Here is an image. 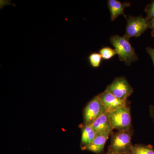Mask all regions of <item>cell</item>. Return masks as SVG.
<instances>
[{"instance_id": "cell-1", "label": "cell", "mask_w": 154, "mask_h": 154, "mask_svg": "<svg viewBox=\"0 0 154 154\" xmlns=\"http://www.w3.org/2000/svg\"><path fill=\"white\" fill-rule=\"evenodd\" d=\"M110 40L119 60L124 62L126 65L130 66L132 62L138 59L134 48L130 43L129 39L125 36L115 35L111 36Z\"/></svg>"}, {"instance_id": "cell-2", "label": "cell", "mask_w": 154, "mask_h": 154, "mask_svg": "<svg viewBox=\"0 0 154 154\" xmlns=\"http://www.w3.org/2000/svg\"><path fill=\"white\" fill-rule=\"evenodd\" d=\"M132 131H118L111 135V140L108 150L114 154H125L131 151L133 146Z\"/></svg>"}, {"instance_id": "cell-3", "label": "cell", "mask_w": 154, "mask_h": 154, "mask_svg": "<svg viewBox=\"0 0 154 154\" xmlns=\"http://www.w3.org/2000/svg\"><path fill=\"white\" fill-rule=\"evenodd\" d=\"M108 113L113 129L118 131L131 129V117L128 106L120 107Z\"/></svg>"}, {"instance_id": "cell-4", "label": "cell", "mask_w": 154, "mask_h": 154, "mask_svg": "<svg viewBox=\"0 0 154 154\" xmlns=\"http://www.w3.org/2000/svg\"><path fill=\"white\" fill-rule=\"evenodd\" d=\"M107 112L97 95L87 104L83 110V125H91L98 117Z\"/></svg>"}, {"instance_id": "cell-5", "label": "cell", "mask_w": 154, "mask_h": 154, "mask_svg": "<svg viewBox=\"0 0 154 154\" xmlns=\"http://www.w3.org/2000/svg\"><path fill=\"white\" fill-rule=\"evenodd\" d=\"M105 90L122 101H127L133 92L132 87L124 77L116 78Z\"/></svg>"}, {"instance_id": "cell-6", "label": "cell", "mask_w": 154, "mask_h": 154, "mask_svg": "<svg viewBox=\"0 0 154 154\" xmlns=\"http://www.w3.org/2000/svg\"><path fill=\"white\" fill-rule=\"evenodd\" d=\"M126 31L124 35L128 39L140 36L148 28L149 21L142 16L127 17Z\"/></svg>"}, {"instance_id": "cell-7", "label": "cell", "mask_w": 154, "mask_h": 154, "mask_svg": "<svg viewBox=\"0 0 154 154\" xmlns=\"http://www.w3.org/2000/svg\"><path fill=\"white\" fill-rule=\"evenodd\" d=\"M108 113L120 107L127 106V101H122L116 97L106 90L98 95Z\"/></svg>"}, {"instance_id": "cell-8", "label": "cell", "mask_w": 154, "mask_h": 154, "mask_svg": "<svg viewBox=\"0 0 154 154\" xmlns=\"http://www.w3.org/2000/svg\"><path fill=\"white\" fill-rule=\"evenodd\" d=\"M91 125L97 134L105 133H109L111 134L113 130L108 112H106L100 116Z\"/></svg>"}, {"instance_id": "cell-9", "label": "cell", "mask_w": 154, "mask_h": 154, "mask_svg": "<svg viewBox=\"0 0 154 154\" xmlns=\"http://www.w3.org/2000/svg\"><path fill=\"white\" fill-rule=\"evenodd\" d=\"M110 135L111 134L109 133L96 135V137L92 143L83 150L97 154L102 153L104 151L105 144Z\"/></svg>"}, {"instance_id": "cell-10", "label": "cell", "mask_w": 154, "mask_h": 154, "mask_svg": "<svg viewBox=\"0 0 154 154\" xmlns=\"http://www.w3.org/2000/svg\"><path fill=\"white\" fill-rule=\"evenodd\" d=\"M107 5L110 11L111 20L114 21L119 16H124L127 18L124 14V9L131 5L130 3H122L117 0H109L107 1Z\"/></svg>"}, {"instance_id": "cell-11", "label": "cell", "mask_w": 154, "mask_h": 154, "mask_svg": "<svg viewBox=\"0 0 154 154\" xmlns=\"http://www.w3.org/2000/svg\"><path fill=\"white\" fill-rule=\"evenodd\" d=\"M82 125L81 146L82 149L83 150L92 143L97 134L91 125Z\"/></svg>"}, {"instance_id": "cell-12", "label": "cell", "mask_w": 154, "mask_h": 154, "mask_svg": "<svg viewBox=\"0 0 154 154\" xmlns=\"http://www.w3.org/2000/svg\"><path fill=\"white\" fill-rule=\"evenodd\" d=\"M131 152L133 154H154V149L150 145L137 144L133 146Z\"/></svg>"}, {"instance_id": "cell-13", "label": "cell", "mask_w": 154, "mask_h": 154, "mask_svg": "<svg viewBox=\"0 0 154 154\" xmlns=\"http://www.w3.org/2000/svg\"><path fill=\"white\" fill-rule=\"evenodd\" d=\"M102 56L100 53L94 52L91 54L88 57L89 63L92 67H99L102 61Z\"/></svg>"}, {"instance_id": "cell-14", "label": "cell", "mask_w": 154, "mask_h": 154, "mask_svg": "<svg viewBox=\"0 0 154 154\" xmlns=\"http://www.w3.org/2000/svg\"><path fill=\"white\" fill-rule=\"evenodd\" d=\"M99 53L102 55V58L105 60H109L117 54L115 49L108 47L102 48L99 51Z\"/></svg>"}, {"instance_id": "cell-15", "label": "cell", "mask_w": 154, "mask_h": 154, "mask_svg": "<svg viewBox=\"0 0 154 154\" xmlns=\"http://www.w3.org/2000/svg\"><path fill=\"white\" fill-rule=\"evenodd\" d=\"M147 16L146 19L148 21H150L154 18V1H152L151 2L146 6L145 9Z\"/></svg>"}, {"instance_id": "cell-16", "label": "cell", "mask_w": 154, "mask_h": 154, "mask_svg": "<svg viewBox=\"0 0 154 154\" xmlns=\"http://www.w3.org/2000/svg\"><path fill=\"white\" fill-rule=\"evenodd\" d=\"M147 52L149 54V55L151 57L152 61L153 63L154 66V48H152L148 47L146 48Z\"/></svg>"}, {"instance_id": "cell-17", "label": "cell", "mask_w": 154, "mask_h": 154, "mask_svg": "<svg viewBox=\"0 0 154 154\" xmlns=\"http://www.w3.org/2000/svg\"><path fill=\"white\" fill-rule=\"evenodd\" d=\"M148 28H150L152 30L151 35L152 37H154V18L149 21L148 23Z\"/></svg>"}, {"instance_id": "cell-18", "label": "cell", "mask_w": 154, "mask_h": 154, "mask_svg": "<svg viewBox=\"0 0 154 154\" xmlns=\"http://www.w3.org/2000/svg\"><path fill=\"white\" fill-rule=\"evenodd\" d=\"M149 114L154 122V105H150L149 107Z\"/></svg>"}, {"instance_id": "cell-19", "label": "cell", "mask_w": 154, "mask_h": 154, "mask_svg": "<svg viewBox=\"0 0 154 154\" xmlns=\"http://www.w3.org/2000/svg\"><path fill=\"white\" fill-rule=\"evenodd\" d=\"M105 154H114L113 153V152H110V151L108 150V151H107V152Z\"/></svg>"}, {"instance_id": "cell-20", "label": "cell", "mask_w": 154, "mask_h": 154, "mask_svg": "<svg viewBox=\"0 0 154 154\" xmlns=\"http://www.w3.org/2000/svg\"><path fill=\"white\" fill-rule=\"evenodd\" d=\"M125 154H132V153L130 151V152H128L127 153H125Z\"/></svg>"}]
</instances>
